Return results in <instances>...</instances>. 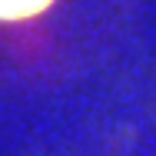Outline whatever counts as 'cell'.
Segmentation results:
<instances>
[{
	"mask_svg": "<svg viewBox=\"0 0 156 156\" xmlns=\"http://www.w3.org/2000/svg\"><path fill=\"white\" fill-rule=\"evenodd\" d=\"M53 0H0V20H27Z\"/></svg>",
	"mask_w": 156,
	"mask_h": 156,
	"instance_id": "6da1fadb",
	"label": "cell"
}]
</instances>
